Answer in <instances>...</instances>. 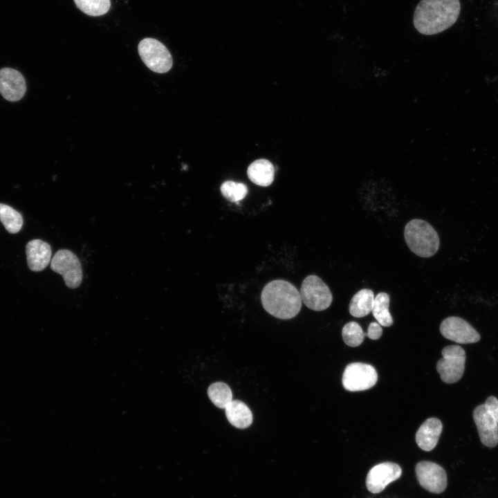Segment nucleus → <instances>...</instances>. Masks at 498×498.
I'll use <instances>...</instances> for the list:
<instances>
[{
    "mask_svg": "<svg viewBox=\"0 0 498 498\" xmlns=\"http://www.w3.org/2000/svg\"><path fill=\"white\" fill-rule=\"evenodd\" d=\"M473 419L482 444L488 448L495 447L498 443V423L484 404L474 409Z\"/></svg>",
    "mask_w": 498,
    "mask_h": 498,
    "instance_id": "12",
    "label": "nucleus"
},
{
    "mask_svg": "<svg viewBox=\"0 0 498 498\" xmlns=\"http://www.w3.org/2000/svg\"><path fill=\"white\" fill-rule=\"evenodd\" d=\"M247 174L253 183L267 187L271 185L274 180L275 169L269 160L258 159L248 166Z\"/></svg>",
    "mask_w": 498,
    "mask_h": 498,
    "instance_id": "17",
    "label": "nucleus"
},
{
    "mask_svg": "<svg viewBox=\"0 0 498 498\" xmlns=\"http://www.w3.org/2000/svg\"><path fill=\"white\" fill-rule=\"evenodd\" d=\"M221 192L228 200L237 202L246 196L248 190L247 186L243 183L228 181L221 185Z\"/></svg>",
    "mask_w": 498,
    "mask_h": 498,
    "instance_id": "24",
    "label": "nucleus"
},
{
    "mask_svg": "<svg viewBox=\"0 0 498 498\" xmlns=\"http://www.w3.org/2000/svg\"><path fill=\"white\" fill-rule=\"evenodd\" d=\"M374 292L369 288H363L358 291L351 299L349 313L356 317H362L369 314L373 309L374 303Z\"/></svg>",
    "mask_w": 498,
    "mask_h": 498,
    "instance_id": "18",
    "label": "nucleus"
},
{
    "mask_svg": "<svg viewBox=\"0 0 498 498\" xmlns=\"http://www.w3.org/2000/svg\"><path fill=\"white\" fill-rule=\"evenodd\" d=\"M138 49L141 59L151 71L164 73L171 69L173 65L172 55L158 40L145 38L139 42Z\"/></svg>",
    "mask_w": 498,
    "mask_h": 498,
    "instance_id": "4",
    "label": "nucleus"
},
{
    "mask_svg": "<svg viewBox=\"0 0 498 498\" xmlns=\"http://www.w3.org/2000/svg\"><path fill=\"white\" fill-rule=\"evenodd\" d=\"M378 374L375 368L362 362L349 364L342 375V385L350 391L367 390L375 385Z\"/></svg>",
    "mask_w": 498,
    "mask_h": 498,
    "instance_id": "8",
    "label": "nucleus"
},
{
    "mask_svg": "<svg viewBox=\"0 0 498 498\" xmlns=\"http://www.w3.org/2000/svg\"><path fill=\"white\" fill-rule=\"evenodd\" d=\"M442 430L443 425L439 419H427L416 434V441L418 447L425 451L433 450L438 443Z\"/></svg>",
    "mask_w": 498,
    "mask_h": 498,
    "instance_id": "15",
    "label": "nucleus"
},
{
    "mask_svg": "<svg viewBox=\"0 0 498 498\" xmlns=\"http://www.w3.org/2000/svg\"><path fill=\"white\" fill-rule=\"evenodd\" d=\"M442 335L450 340L461 344L475 343L480 340L479 333L465 320L450 316L440 324Z\"/></svg>",
    "mask_w": 498,
    "mask_h": 498,
    "instance_id": "9",
    "label": "nucleus"
},
{
    "mask_svg": "<svg viewBox=\"0 0 498 498\" xmlns=\"http://www.w3.org/2000/svg\"><path fill=\"white\" fill-rule=\"evenodd\" d=\"M261 301L266 311L281 320L295 317L300 311L302 303L297 288L283 279L268 282L261 291Z\"/></svg>",
    "mask_w": 498,
    "mask_h": 498,
    "instance_id": "2",
    "label": "nucleus"
},
{
    "mask_svg": "<svg viewBox=\"0 0 498 498\" xmlns=\"http://www.w3.org/2000/svg\"><path fill=\"white\" fill-rule=\"evenodd\" d=\"M404 237L409 250L421 257H432L439 248L440 240L437 232L428 222L422 219L409 221L405 227Z\"/></svg>",
    "mask_w": 498,
    "mask_h": 498,
    "instance_id": "3",
    "label": "nucleus"
},
{
    "mask_svg": "<svg viewBox=\"0 0 498 498\" xmlns=\"http://www.w3.org/2000/svg\"><path fill=\"white\" fill-rule=\"evenodd\" d=\"M299 293L305 306L315 311L326 310L333 301L329 286L315 275H308L303 280Z\"/></svg>",
    "mask_w": 498,
    "mask_h": 498,
    "instance_id": "5",
    "label": "nucleus"
},
{
    "mask_svg": "<svg viewBox=\"0 0 498 498\" xmlns=\"http://www.w3.org/2000/svg\"><path fill=\"white\" fill-rule=\"evenodd\" d=\"M382 334V329L381 325L376 322H373L369 324L367 329V332L365 333V336H367L371 340L379 339Z\"/></svg>",
    "mask_w": 498,
    "mask_h": 498,
    "instance_id": "25",
    "label": "nucleus"
},
{
    "mask_svg": "<svg viewBox=\"0 0 498 498\" xmlns=\"http://www.w3.org/2000/svg\"><path fill=\"white\" fill-rule=\"evenodd\" d=\"M208 395L212 403L220 409H225L232 400V390L223 382L211 384L208 389Z\"/></svg>",
    "mask_w": 498,
    "mask_h": 498,
    "instance_id": "19",
    "label": "nucleus"
},
{
    "mask_svg": "<svg viewBox=\"0 0 498 498\" xmlns=\"http://www.w3.org/2000/svg\"><path fill=\"white\" fill-rule=\"evenodd\" d=\"M460 9L459 0H421L414 11V26L423 35L439 33L456 22Z\"/></svg>",
    "mask_w": 498,
    "mask_h": 498,
    "instance_id": "1",
    "label": "nucleus"
},
{
    "mask_svg": "<svg viewBox=\"0 0 498 498\" xmlns=\"http://www.w3.org/2000/svg\"><path fill=\"white\" fill-rule=\"evenodd\" d=\"M402 474L400 467L392 462H384L374 466L368 472L366 486L372 493H379Z\"/></svg>",
    "mask_w": 498,
    "mask_h": 498,
    "instance_id": "11",
    "label": "nucleus"
},
{
    "mask_svg": "<svg viewBox=\"0 0 498 498\" xmlns=\"http://www.w3.org/2000/svg\"><path fill=\"white\" fill-rule=\"evenodd\" d=\"M50 268L63 277L68 288H76L82 283L83 273L81 263L76 255L69 250L57 251L51 259Z\"/></svg>",
    "mask_w": 498,
    "mask_h": 498,
    "instance_id": "7",
    "label": "nucleus"
},
{
    "mask_svg": "<svg viewBox=\"0 0 498 498\" xmlns=\"http://www.w3.org/2000/svg\"><path fill=\"white\" fill-rule=\"evenodd\" d=\"M342 335L347 345L355 347L362 344L365 333L358 322H349L343 326Z\"/></svg>",
    "mask_w": 498,
    "mask_h": 498,
    "instance_id": "23",
    "label": "nucleus"
},
{
    "mask_svg": "<svg viewBox=\"0 0 498 498\" xmlns=\"http://www.w3.org/2000/svg\"><path fill=\"white\" fill-rule=\"evenodd\" d=\"M26 91V80L18 71L6 67L0 69V93L10 102L21 100Z\"/></svg>",
    "mask_w": 498,
    "mask_h": 498,
    "instance_id": "13",
    "label": "nucleus"
},
{
    "mask_svg": "<svg viewBox=\"0 0 498 498\" xmlns=\"http://www.w3.org/2000/svg\"><path fill=\"white\" fill-rule=\"evenodd\" d=\"M465 358L464 349L459 345L443 348L442 358L436 363L441 380L448 384L458 382L463 375Z\"/></svg>",
    "mask_w": 498,
    "mask_h": 498,
    "instance_id": "6",
    "label": "nucleus"
},
{
    "mask_svg": "<svg viewBox=\"0 0 498 498\" xmlns=\"http://www.w3.org/2000/svg\"><path fill=\"white\" fill-rule=\"evenodd\" d=\"M0 221L6 230L12 234L18 232L23 225L21 214L12 207L0 203Z\"/></svg>",
    "mask_w": 498,
    "mask_h": 498,
    "instance_id": "21",
    "label": "nucleus"
},
{
    "mask_svg": "<svg viewBox=\"0 0 498 498\" xmlns=\"http://www.w3.org/2000/svg\"><path fill=\"white\" fill-rule=\"evenodd\" d=\"M416 474L420 485L432 493H441L447 487V475L439 465L427 461L418 462Z\"/></svg>",
    "mask_w": 498,
    "mask_h": 498,
    "instance_id": "10",
    "label": "nucleus"
},
{
    "mask_svg": "<svg viewBox=\"0 0 498 498\" xmlns=\"http://www.w3.org/2000/svg\"><path fill=\"white\" fill-rule=\"evenodd\" d=\"M484 405L498 423V399L493 396H489Z\"/></svg>",
    "mask_w": 498,
    "mask_h": 498,
    "instance_id": "26",
    "label": "nucleus"
},
{
    "mask_svg": "<svg viewBox=\"0 0 498 498\" xmlns=\"http://www.w3.org/2000/svg\"><path fill=\"white\" fill-rule=\"evenodd\" d=\"M76 6L84 13L93 17L106 14L110 9V0H74Z\"/></svg>",
    "mask_w": 498,
    "mask_h": 498,
    "instance_id": "22",
    "label": "nucleus"
},
{
    "mask_svg": "<svg viewBox=\"0 0 498 498\" xmlns=\"http://www.w3.org/2000/svg\"><path fill=\"white\" fill-rule=\"evenodd\" d=\"M229 423L238 429L248 428L252 423L253 416L248 405L239 400H232L225 409Z\"/></svg>",
    "mask_w": 498,
    "mask_h": 498,
    "instance_id": "16",
    "label": "nucleus"
},
{
    "mask_svg": "<svg viewBox=\"0 0 498 498\" xmlns=\"http://www.w3.org/2000/svg\"><path fill=\"white\" fill-rule=\"evenodd\" d=\"M26 252L28 268L35 272L43 270L51 261V248L41 239L30 241L26 244Z\"/></svg>",
    "mask_w": 498,
    "mask_h": 498,
    "instance_id": "14",
    "label": "nucleus"
},
{
    "mask_svg": "<svg viewBox=\"0 0 498 498\" xmlns=\"http://www.w3.org/2000/svg\"><path fill=\"white\" fill-rule=\"evenodd\" d=\"M389 295L384 292L379 293L374 297L372 309L374 317L383 326H390L393 324V318L389 311Z\"/></svg>",
    "mask_w": 498,
    "mask_h": 498,
    "instance_id": "20",
    "label": "nucleus"
}]
</instances>
